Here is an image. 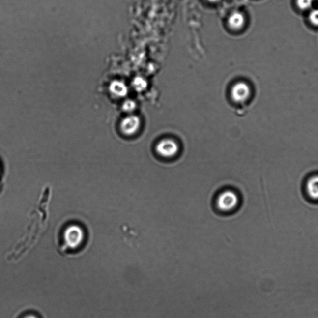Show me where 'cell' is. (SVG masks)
<instances>
[{
    "label": "cell",
    "mask_w": 318,
    "mask_h": 318,
    "mask_svg": "<svg viewBox=\"0 0 318 318\" xmlns=\"http://www.w3.org/2000/svg\"><path fill=\"white\" fill-rule=\"evenodd\" d=\"M84 232L82 228L77 225H71L66 228L63 233L65 243L70 249H76L83 242Z\"/></svg>",
    "instance_id": "obj_1"
},
{
    "label": "cell",
    "mask_w": 318,
    "mask_h": 318,
    "mask_svg": "<svg viewBox=\"0 0 318 318\" xmlns=\"http://www.w3.org/2000/svg\"><path fill=\"white\" fill-rule=\"evenodd\" d=\"M238 202L239 199L234 192L226 190L219 195L216 204L221 211L228 212L234 209L237 206Z\"/></svg>",
    "instance_id": "obj_2"
},
{
    "label": "cell",
    "mask_w": 318,
    "mask_h": 318,
    "mask_svg": "<svg viewBox=\"0 0 318 318\" xmlns=\"http://www.w3.org/2000/svg\"><path fill=\"white\" fill-rule=\"evenodd\" d=\"M178 150L177 143L172 139H164L159 141L156 146L157 154L164 158L175 157L178 154Z\"/></svg>",
    "instance_id": "obj_3"
},
{
    "label": "cell",
    "mask_w": 318,
    "mask_h": 318,
    "mask_svg": "<svg viewBox=\"0 0 318 318\" xmlns=\"http://www.w3.org/2000/svg\"><path fill=\"white\" fill-rule=\"evenodd\" d=\"M246 23V18L243 13L239 11H234L231 14L228 18V23L229 27L234 30L241 29Z\"/></svg>",
    "instance_id": "obj_6"
},
{
    "label": "cell",
    "mask_w": 318,
    "mask_h": 318,
    "mask_svg": "<svg viewBox=\"0 0 318 318\" xmlns=\"http://www.w3.org/2000/svg\"><path fill=\"white\" fill-rule=\"evenodd\" d=\"M110 91L118 98L124 97L128 92V87L121 81L113 82L110 86Z\"/></svg>",
    "instance_id": "obj_7"
},
{
    "label": "cell",
    "mask_w": 318,
    "mask_h": 318,
    "mask_svg": "<svg viewBox=\"0 0 318 318\" xmlns=\"http://www.w3.org/2000/svg\"><path fill=\"white\" fill-rule=\"evenodd\" d=\"M251 94V88L244 82H239L235 84L231 89L232 100L237 103H243L248 100Z\"/></svg>",
    "instance_id": "obj_4"
},
{
    "label": "cell",
    "mask_w": 318,
    "mask_h": 318,
    "mask_svg": "<svg viewBox=\"0 0 318 318\" xmlns=\"http://www.w3.org/2000/svg\"><path fill=\"white\" fill-rule=\"evenodd\" d=\"M306 190L311 198L318 200V176H314L308 180Z\"/></svg>",
    "instance_id": "obj_8"
},
{
    "label": "cell",
    "mask_w": 318,
    "mask_h": 318,
    "mask_svg": "<svg viewBox=\"0 0 318 318\" xmlns=\"http://www.w3.org/2000/svg\"><path fill=\"white\" fill-rule=\"evenodd\" d=\"M141 124L140 117L135 115H131L122 120L121 124V131L125 135H134L140 129Z\"/></svg>",
    "instance_id": "obj_5"
},
{
    "label": "cell",
    "mask_w": 318,
    "mask_h": 318,
    "mask_svg": "<svg viewBox=\"0 0 318 318\" xmlns=\"http://www.w3.org/2000/svg\"><path fill=\"white\" fill-rule=\"evenodd\" d=\"M208 1L211 2H215L216 1H218V0H208Z\"/></svg>",
    "instance_id": "obj_14"
},
{
    "label": "cell",
    "mask_w": 318,
    "mask_h": 318,
    "mask_svg": "<svg viewBox=\"0 0 318 318\" xmlns=\"http://www.w3.org/2000/svg\"><path fill=\"white\" fill-rule=\"evenodd\" d=\"M133 85L134 89L139 92L145 90L147 87V81L143 77H138L134 79Z\"/></svg>",
    "instance_id": "obj_9"
},
{
    "label": "cell",
    "mask_w": 318,
    "mask_h": 318,
    "mask_svg": "<svg viewBox=\"0 0 318 318\" xmlns=\"http://www.w3.org/2000/svg\"><path fill=\"white\" fill-rule=\"evenodd\" d=\"M136 107V103L133 100H127L123 105V109L127 112H133Z\"/></svg>",
    "instance_id": "obj_12"
},
{
    "label": "cell",
    "mask_w": 318,
    "mask_h": 318,
    "mask_svg": "<svg viewBox=\"0 0 318 318\" xmlns=\"http://www.w3.org/2000/svg\"><path fill=\"white\" fill-rule=\"evenodd\" d=\"M24 318H37L36 317V316L29 315V316H27V317H26Z\"/></svg>",
    "instance_id": "obj_13"
},
{
    "label": "cell",
    "mask_w": 318,
    "mask_h": 318,
    "mask_svg": "<svg viewBox=\"0 0 318 318\" xmlns=\"http://www.w3.org/2000/svg\"><path fill=\"white\" fill-rule=\"evenodd\" d=\"M309 20L312 25L318 27V9H313L309 15Z\"/></svg>",
    "instance_id": "obj_11"
},
{
    "label": "cell",
    "mask_w": 318,
    "mask_h": 318,
    "mask_svg": "<svg viewBox=\"0 0 318 318\" xmlns=\"http://www.w3.org/2000/svg\"><path fill=\"white\" fill-rule=\"evenodd\" d=\"M314 0H296V5L301 10H308L313 6Z\"/></svg>",
    "instance_id": "obj_10"
}]
</instances>
